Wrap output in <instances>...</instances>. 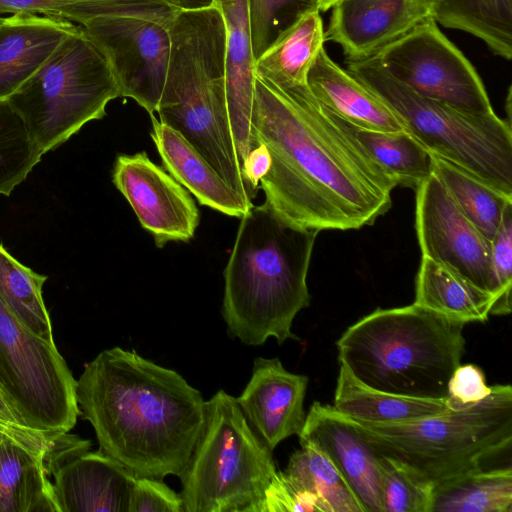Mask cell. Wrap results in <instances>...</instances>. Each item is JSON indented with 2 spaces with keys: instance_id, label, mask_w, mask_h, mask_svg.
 Returning a JSON list of instances; mask_svg holds the SVG:
<instances>
[{
  "instance_id": "obj_1",
  "label": "cell",
  "mask_w": 512,
  "mask_h": 512,
  "mask_svg": "<svg viewBox=\"0 0 512 512\" xmlns=\"http://www.w3.org/2000/svg\"><path fill=\"white\" fill-rule=\"evenodd\" d=\"M250 123L254 150L263 146L270 160L259 188L285 221L345 231L370 226L391 208L395 182L307 85L281 90L255 76Z\"/></svg>"
},
{
  "instance_id": "obj_2",
  "label": "cell",
  "mask_w": 512,
  "mask_h": 512,
  "mask_svg": "<svg viewBox=\"0 0 512 512\" xmlns=\"http://www.w3.org/2000/svg\"><path fill=\"white\" fill-rule=\"evenodd\" d=\"M76 397L98 450L135 477L179 476L205 421L199 390L175 370L121 347L103 350L84 365Z\"/></svg>"
},
{
  "instance_id": "obj_3",
  "label": "cell",
  "mask_w": 512,
  "mask_h": 512,
  "mask_svg": "<svg viewBox=\"0 0 512 512\" xmlns=\"http://www.w3.org/2000/svg\"><path fill=\"white\" fill-rule=\"evenodd\" d=\"M319 231L295 226L267 203L241 217L224 269L222 316L227 332L249 346L268 338L300 340L292 332L310 304L307 274Z\"/></svg>"
},
{
  "instance_id": "obj_4",
  "label": "cell",
  "mask_w": 512,
  "mask_h": 512,
  "mask_svg": "<svg viewBox=\"0 0 512 512\" xmlns=\"http://www.w3.org/2000/svg\"><path fill=\"white\" fill-rule=\"evenodd\" d=\"M464 326L414 303L379 308L349 326L338 339L339 363L371 388L444 399L465 352Z\"/></svg>"
},
{
  "instance_id": "obj_5",
  "label": "cell",
  "mask_w": 512,
  "mask_h": 512,
  "mask_svg": "<svg viewBox=\"0 0 512 512\" xmlns=\"http://www.w3.org/2000/svg\"><path fill=\"white\" fill-rule=\"evenodd\" d=\"M423 418L369 423L342 415L379 455L410 466L436 486L471 470L511 466L512 387Z\"/></svg>"
},
{
  "instance_id": "obj_6",
  "label": "cell",
  "mask_w": 512,
  "mask_h": 512,
  "mask_svg": "<svg viewBox=\"0 0 512 512\" xmlns=\"http://www.w3.org/2000/svg\"><path fill=\"white\" fill-rule=\"evenodd\" d=\"M347 70L374 92L429 154L512 196V131L496 113L469 114L423 97L391 77L370 57L345 61Z\"/></svg>"
},
{
  "instance_id": "obj_7",
  "label": "cell",
  "mask_w": 512,
  "mask_h": 512,
  "mask_svg": "<svg viewBox=\"0 0 512 512\" xmlns=\"http://www.w3.org/2000/svg\"><path fill=\"white\" fill-rule=\"evenodd\" d=\"M117 97L106 57L77 25L7 100L44 155L88 122L103 118L107 104Z\"/></svg>"
},
{
  "instance_id": "obj_8",
  "label": "cell",
  "mask_w": 512,
  "mask_h": 512,
  "mask_svg": "<svg viewBox=\"0 0 512 512\" xmlns=\"http://www.w3.org/2000/svg\"><path fill=\"white\" fill-rule=\"evenodd\" d=\"M272 451L223 389L206 401L205 421L181 480L184 512H250L276 472Z\"/></svg>"
},
{
  "instance_id": "obj_9",
  "label": "cell",
  "mask_w": 512,
  "mask_h": 512,
  "mask_svg": "<svg viewBox=\"0 0 512 512\" xmlns=\"http://www.w3.org/2000/svg\"><path fill=\"white\" fill-rule=\"evenodd\" d=\"M179 0H92L58 5L59 19L77 23L106 57L120 96L150 115L157 111Z\"/></svg>"
},
{
  "instance_id": "obj_10",
  "label": "cell",
  "mask_w": 512,
  "mask_h": 512,
  "mask_svg": "<svg viewBox=\"0 0 512 512\" xmlns=\"http://www.w3.org/2000/svg\"><path fill=\"white\" fill-rule=\"evenodd\" d=\"M76 383L55 342L29 330L0 299V389L34 430L53 439L80 411Z\"/></svg>"
},
{
  "instance_id": "obj_11",
  "label": "cell",
  "mask_w": 512,
  "mask_h": 512,
  "mask_svg": "<svg viewBox=\"0 0 512 512\" xmlns=\"http://www.w3.org/2000/svg\"><path fill=\"white\" fill-rule=\"evenodd\" d=\"M372 57L391 77L423 97L469 114L495 113L477 70L434 18Z\"/></svg>"
},
{
  "instance_id": "obj_12",
  "label": "cell",
  "mask_w": 512,
  "mask_h": 512,
  "mask_svg": "<svg viewBox=\"0 0 512 512\" xmlns=\"http://www.w3.org/2000/svg\"><path fill=\"white\" fill-rule=\"evenodd\" d=\"M91 442L57 435L43 458L58 512H128L135 476Z\"/></svg>"
},
{
  "instance_id": "obj_13",
  "label": "cell",
  "mask_w": 512,
  "mask_h": 512,
  "mask_svg": "<svg viewBox=\"0 0 512 512\" xmlns=\"http://www.w3.org/2000/svg\"><path fill=\"white\" fill-rule=\"evenodd\" d=\"M415 190V227L421 255L499 298L491 241L462 213L435 175L431 173Z\"/></svg>"
},
{
  "instance_id": "obj_14",
  "label": "cell",
  "mask_w": 512,
  "mask_h": 512,
  "mask_svg": "<svg viewBox=\"0 0 512 512\" xmlns=\"http://www.w3.org/2000/svg\"><path fill=\"white\" fill-rule=\"evenodd\" d=\"M112 181L129 202L142 228L157 247L190 241L199 225V210L188 191L145 152L119 155Z\"/></svg>"
},
{
  "instance_id": "obj_15",
  "label": "cell",
  "mask_w": 512,
  "mask_h": 512,
  "mask_svg": "<svg viewBox=\"0 0 512 512\" xmlns=\"http://www.w3.org/2000/svg\"><path fill=\"white\" fill-rule=\"evenodd\" d=\"M435 0H340L331 8L325 41L345 61L370 58L417 25L434 18Z\"/></svg>"
},
{
  "instance_id": "obj_16",
  "label": "cell",
  "mask_w": 512,
  "mask_h": 512,
  "mask_svg": "<svg viewBox=\"0 0 512 512\" xmlns=\"http://www.w3.org/2000/svg\"><path fill=\"white\" fill-rule=\"evenodd\" d=\"M308 381L307 376L286 370L279 358H255L250 380L235 400L249 426L271 451L301 432Z\"/></svg>"
},
{
  "instance_id": "obj_17",
  "label": "cell",
  "mask_w": 512,
  "mask_h": 512,
  "mask_svg": "<svg viewBox=\"0 0 512 512\" xmlns=\"http://www.w3.org/2000/svg\"><path fill=\"white\" fill-rule=\"evenodd\" d=\"M298 436L332 462L365 512H384L378 454L332 405L314 402Z\"/></svg>"
},
{
  "instance_id": "obj_18",
  "label": "cell",
  "mask_w": 512,
  "mask_h": 512,
  "mask_svg": "<svg viewBox=\"0 0 512 512\" xmlns=\"http://www.w3.org/2000/svg\"><path fill=\"white\" fill-rule=\"evenodd\" d=\"M225 26L226 92L230 124L241 170L254 150L251 110L254 93V57L247 0H213Z\"/></svg>"
},
{
  "instance_id": "obj_19",
  "label": "cell",
  "mask_w": 512,
  "mask_h": 512,
  "mask_svg": "<svg viewBox=\"0 0 512 512\" xmlns=\"http://www.w3.org/2000/svg\"><path fill=\"white\" fill-rule=\"evenodd\" d=\"M307 86L315 99L341 119L364 129L401 132L397 115L347 69L322 48L307 75Z\"/></svg>"
},
{
  "instance_id": "obj_20",
  "label": "cell",
  "mask_w": 512,
  "mask_h": 512,
  "mask_svg": "<svg viewBox=\"0 0 512 512\" xmlns=\"http://www.w3.org/2000/svg\"><path fill=\"white\" fill-rule=\"evenodd\" d=\"M151 138L166 171L189 190L201 205L241 218L253 205L215 171L209 162L176 130L150 115Z\"/></svg>"
},
{
  "instance_id": "obj_21",
  "label": "cell",
  "mask_w": 512,
  "mask_h": 512,
  "mask_svg": "<svg viewBox=\"0 0 512 512\" xmlns=\"http://www.w3.org/2000/svg\"><path fill=\"white\" fill-rule=\"evenodd\" d=\"M76 27L72 22L42 15L2 17L0 100L17 91Z\"/></svg>"
},
{
  "instance_id": "obj_22",
  "label": "cell",
  "mask_w": 512,
  "mask_h": 512,
  "mask_svg": "<svg viewBox=\"0 0 512 512\" xmlns=\"http://www.w3.org/2000/svg\"><path fill=\"white\" fill-rule=\"evenodd\" d=\"M495 293L483 290L448 267L421 257L414 304L461 322H485L497 301Z\"/></svg>"
},
{
  "instance_id": "obj_23",
  "label": "cell",
  "mask_w": 512,
  "mask_h": 512,
  "mask_svg": "<svg viewBox=\"0 0 512 512\" xmlns=\"http://www.w3.org/2000/svg\"><path fill=\"white\" fill-rule=\"evenodd\" d=\"M324 42L320 11L312 9L255 60V76L281 90L307 85L308 72Z\"/></svg>"
},
{
  "instance_id": "obj_24",
  "label": "cell",
  "mask_w": 512,
  "mask_h": 512,
  "mask_svg": "<svg viewBox=\"0 0 512 512\" xmlns=\"http://www.w3.org/2000/svg\"><path fill=\"white\" fill-rule=\"evenodd\" d=\"M340 414L369 423H394L427 417L451 409L447 398L426 399L371 388L340 364L332 405Z\"/></svg>"
},
{
  "instance_id": "obj_25",
  "label": "cell",
  "mask_w": 512,
  "mask_h": 512,
  "mask_svg": "<svg viewBox=\"0 0 512 512\" xmlns=\"http://www.w3.org/2000/svg\"><path fill=\"white\" fill-rule=\"evenodd\" d=\"M322 108L396 186L416 189L431 175L429 153L406 131L364 129L341 119L325 107Z\"/></svg>"
},
{
  "instance_id": "obj_26",
  "label": "cell",
  "mask_w": 512,
  "mask_h": 512,
  "mask_svg": "<svg viewBox=\"0 0 512 512\" xmlns=\"http://www.w3.org/2000/svg\"><path fill=\"white\" fill-rule=\"evenodd\" d=\"M0 512H58L43 458L8 438L0 444Z\"/></svg>"
},
{
  "instance_id": "obj_27",
  "label": "cell",
  "mask_w": 512,
  "mask_h": 512,
  "mask_svg": "<svg viewBox=\"0 0 512 512\" xmlns=\"http://www.w3.org/2000/svg\"><path fill=\"white\" fill-rule=\"evenodd\" d=\"M432 512H512V468H481L434 486Z\"/></svg>"
},
{
  "instance_id": "obj_28",
  "label": "cell",
  "mask_w": 512,
  "mask_h": 512,
  "mask_svg": "<svg viewBox=\"0 0 512 512\" xmlns=\"http://www.w3.org/2000/svg\"><path fill=\"white\" fill-rule=\"evenodd\" d=\"M434 20L475 36L496 55L512 58V0H435Z\"/></svg>"
},
{
  "instance_id": "obj_29",
  "label": "cell",
  "mask_w": 512,
  "mask_h": 512,
  "mask_svg": "<svg viewBox=\"0 0 512 512\" xmlns=\"http://www.w3.org/2000/svg\"><path fill=\"white\" fill-rule=\"evenodd\" d=\"M431 173L447 190L468 220L492 240L512 196L506 195L460 167L433 154Z\"/></svg>"
},
{
  "instance_id": "obj_30",
  "label": "cell",
  "mask_w": 512,
  "mask_h": 512,
  "mask_svg": "<svg viewBox=\"0 0 512 512\" xmlns=\"http://www.w3.org/2000/svg\"><path fill=\"white\" fill-rule=\"evenodd\" d=\"M47 276L21 264L0 243V299L34 334L55 342L42 288Z\"/></svg>"
},
{
  "instance_id": "obj_31",
  "label": "cell",
  "mask_w": 512,
  "mask_h": 512,
  "mask_svg": "<svg viewBox=\"0 0 512 512\" xmlns=\"http://www.w3.org/2000/svg\"><path fill=\"white\" fill-rule=\"evenodd\" d=\"M284 472L314 493L327 512H365L337 468L310 444H302L290 455Z\"/></svg>"
},
{
  "instance_id": "obj_32",
  "label": "cell",
  "mask_w": 512,
  "mask_h": 512,
  "mask_svg": "<svg viewBox=\"0 0 512 512\" xmlns=\"http://www.w3.org/2000/svg\"><path fill=\"white\" fill-rule=\"evenodd\" d=\"M42 156L20 114L0 100V195L9 196Z\"/></svg>"
},
{
  "instance_id": "obj_33",
  "label": "cell",
  "mask_w": 512,
  "mask_h": 512,
  "mask_svg": "<svg viewBox=\"0 0 512 512\" xmlns=\"http://www.w3.org/2000/svg\"><path fill=\"white\" fill-rule=\"evenodd\" d=\"M384 512H432L434 484L410 466L378 454Z\"/></svg>"
},
{
  "instance_id": "obj_34",
  "label": "cell",
  "mask_w": 512,
  "mask_h": 512,
  "mask_svg": "<svg viewBox=\"0 0 512 512\" xmlns=\"http://www.w3.org/2000/svg\"><path fill=\"white\" fill-rule=\"evenodd\" d=\"M252 51L258 59L303 14L317 9L315 0H247Z\"/></svg>"
},
{
  "instance_id": "obj_35",
  "label": "cell",
  "mask_w": 512,
  "mask_h": 512,
  "mask_svg": "<svg viewBox=\"0 0 512 512\" xmlns=\"http://www.w3.org/2000/svg\"><path fill=\"white\" fill-rule=\"evenodd\" d=\"M250 512H327L321 500L284 471H276Z\"/></svg>"
},
{
  "instance_id": "obj_36",
  "label": "cell",
  "mask_w": 512,
  "mask_h": 512,
  "mask_svg": "<svg viewBox=\"0 0 512 512\" xmlns=\"http://www.w3.org/2000/svg\"><path fill=\"white\" fill-rule=\"evenodd\" d=\"M491 263L499 295L490 315L511 312L512 288V203L504 210L499 226L491 240Z\"/></svg>"
},
{
  "instance_id": "obj_37",
  "label": "cell",
  "mask_w": 512,
  "mask_h": 512,
  "mask_svg": "<svg viewBox=\"0 0 512 512\" xmlns=\"http://www.w3.org/2000/svg\"><path fill=\"white\" fill-rule=\"evenodd\" d=\"M128 512H184L180 494L162 480L136 477L133 483Z\"/></svg>"
},
{
  "instance_id": "obj_38",
  "label": "cell",
  "mask_w": 512,
  "mask_h": 512,
  "mask_svg": "<svg viewBox=\"0 0 512 512\" xmlns=\"http://www.w3.org/2000/svg\"><path fill=\"white\" fill-rule=\"evenodd\" d=\"M0 431L31 453L44 458L51 438L32 429L0 389Z\"/></svg>"
},
{
  "instance_id": "obj_39",
  "label": "cell",
  "mask_w": 512,
  "mask_h": 512,
  "mask_svg": "<svg viewBox=\"0 0 512 512\" xmlns=\"http://www.w3.org/2000/svg\"><path fill=\"white\" fill-rule=\"evenodd\" d=\"M491 390L492 388L486 384L482 369L474 364H460L452 373L447 386L451 406L478 403L485 399Z\"/></svg>"
},
{
  "instance_id": "obj_40",
  "label": "cell",
  "mask_w": 512,
  "mask_h": 512,
  "mask_svg": "<svg viewBox=\"0 0 512 512\" xmlns=\"http://www.w3.org/2000/svg\"><path fill=\"white\" fill-rule=\"evenodd\" d=\"M58 4L52 0H0V15H42L58 19Z\"/></svg>"
},
{
  "instance_id": "obj_41",
  "label": "cell",
  "mask_w": 512,
  "mask_h": 512,
  "mask_svg": "<svg viewBox=\"0 0 512 512\" xmlns=\"http://www.w3.org/2000/svg\"><path fill=\"white\" fill-rule=\"evenodd\" d=\"M317 9L320 12H327L340 0H315Z\"/></svg>"
},
{
  "instance_id": "obj_42",
  "label": "cell",
  "mask_w": 512,
  "mask_h": 512,
  "mask_svg": "<svg viewBox=\"0 0 512 512\" xmlns=\"http://www.w3.org/2000/svg\"><path fill=\"white\" fill-rule=\"evenodd\" d=\"M57 2H63V3H73V2H83V1H92V0H52Z\"/></svg>"
},
{
  "instance_id": "obj_43",
  "label": "cell",
  "mask_w": 512,
  "mask_h": 512,
  "mask_svg": "<svg viewBox=\"0 0 512 512\" xmlns=\"http://www.w3.org/2000/svg\"><path fill=\"white\" fill-rule=\"evenodd\" d=\"M7 438H8V437H7L3 432H1V431H0V444H1L5 439H7ZM8 439H9V438H8Z\"/></svg>"
},
{
  "instance_id": "obj_44",
  "label": "cell",
  "mask_w": 512,
  "mask_h": 512,
  "mask_svg": "<svg viewBox=\"0 0 512 512\" xmlns=\"http://www.w3.org/2000/svg\"><path fill=\"white\" fill-rule=\"evenodd\" d=\"M2 17H0V21H1Z\"/></svg>"
}]
</instances>
